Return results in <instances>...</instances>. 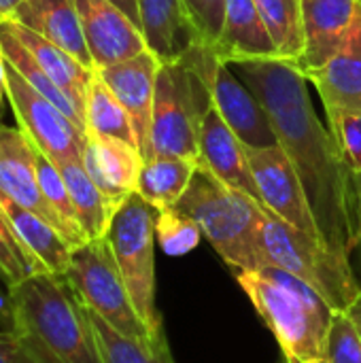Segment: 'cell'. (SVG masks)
Instances as JSON below:
<instances>
[{"label":"cell","mask_w":361,"mask_h":363,"mask_svg":"<svg viewBox=\"0 0 361 363\" xmlns=\"http://www.w3.org/2000/svg\"><path fill=\"white\" fill-rule=\"evenodd\" d=\"M230 68L268 111L279 145L298 170L321 242L351 264L361 238L357 172L319 119L302 66L268 57L234 62Z\"/></svg>","instance_id":"obj_1"},{"label":"cell","mask_w":361,"mask_h":363,"mask_svg":"<svg viewBox=\"0 0 361 363\" xmlns=\"http://www.w3.org/2000/svg\"><path fill=\"white\" fill-rule=\"evenodd\" d=\"M13 330L45 363H104L87 313L64 274H34L9 287Z\"/></svg>","instance_id":"obj_2"},{"label":"cell","mask_w":361,"mask_h":363,"mask_svg":"<svg viewBox=\"0 0 361 363\" xmlns=\"http://www.w3.org/2000/svg\"><path fill=\"white\" fill-rule=\"evenodd\" d=\"M236 281L274 334L285 363H328L326 342L336 311L309 285L274 266L240 270Z\"/></svg>","instance_id":"obj_3"},{"label":"cell","mask_w":361,"mask_h":363,"mask_svg":"<svg viewBox=\"0 0 361 363\" xmlns=\"http://www.w3.org/2000/svg\"><path fill=\"white\" fill-rule=\"evenodd\" d=\"M219 64L215 51L198 43L183 57L160 66L151 119V157L198 160L200 125L213 106V83Z\"/></svg>","instance_id":"obj_4"},{"label":"cell","mask_w":361,"mask_h":363,"mask_svg":"<svg viewBox=\"0 0 361 363\" xmlns=\"http://www.w3.org/2000/svg\"><path fill=\"white\" fill-rule=\"evenodd\" d=\"M174 208L198 223L202 236L230 268L238 272L266 268L262 249L264 204L226 185L206 166L198 164Z\"/></svg>","instance_id":"obj_5"},{"label":"cell","mask_w":361,"mask_h":363,"mask_svg":"<svg viewBox=\"0 0 361 363\" xmlns=\"http://www.w3.org/2000/svg\"><path fill=\"white\" fill-rule=\"evenodd\" d=\"M262 249L266 266H274L309 285L332 311H347L361 285L349 262L328 251L317 238L296 230L264 206Z\"/></svg>","instance_id":"obj_6"},{"label":"cell","mask_w":361,"mask_h":363,"mask_svg":"<svg viewBox=\"0 0 361 363\" xmlns=\"http://www.w3.org/2000/svg\"><path fill=\"white\" fill-rule=\"evenodd\" d=\"M157 208L132 194L115 213L106 240L121 270L132 304L151 332L160 336L164 321L155 304V223Z\"/></svg>","instance_id":"obj_7"},{"label":"cell","mask_w":361,"mask_h":363,"mask_svg":"<svg viewBox=\"0 0 361 363\" xmlns=\"http://www.w3.org/2000/svg\"><path fill=\"white\" fill-rule=\"evenodd\" d=\"M64 277L81 302L119 334L143 342L157 338L151 336L138 317L106 238L89 240L87 245L74 249Z\"/></svg>","instance_id":"obj_8"},{"label":"cell","mask_w":361,"mask_h":363,"mask_svg":"<svg viewBox=\"0 0 361 363\" xmlns=\"http://www.w3.org/2000/svg\"><path fill=\"white\" fill-rule=\"evenodd\" d=\"M6 100L15 113L17 128L53 164L64 160H83L87 134L74 125L53 102L38 94L9 62Z\"/></svg>","instance_id":"obj_9"},{"label":"cell","mask_w":361,"mask_h":363,"mask_svg":"<svg viewBox=\"0 0 361 363\" xmlns=\"http://www.w3.org/2000/svg\"><path fill=\"white\" fill-rule=\"evenodd\" d=\"M247 157H249V166L253 172V181L260 191V202L270 213H274L277 217L294 225L296 230L321 242L302 181L291 160L283 151V147L281 145L264 147V149L247 147Z\"/></svg>","instance_id":"obj_10"},{"label":"cell","mask_w":361,"mask_h":363,"mask_svg":"<svg viewBox=\"0 0 361 363\" xmlns=\"http://www.w3.org/2000/svg\"><path fill=\"white\" fill-rule=\"evenodd\" d=\"M94 68H106L147 51V40L119 6L109 0H74Z\"/></svg>","instance_id":"obj_11"},{"label":"cell","mask_w":361,"mask_h":363,"mask_svg":"<svg viewBox=\"0 0 361 363\" xmlns=\"http://www.w3.org/2000/svg\"><path fill=\"white\" fill-rule=\"evenodd\" d=\"M160 66L162 62L157 60V55L147 49L126 62L96 70L128 111L134 125L136 145L145 160L151 157V119Z\"/></svg>","instance_id":"obj_12"},{"label":"cell","mask_w":361,"mask_h":363,"mask_svg":"<svg viewBox=\"0 0 361 363\" xmlns=\"http://www.w3.org/2000/svg\"><path fill=\"white\" fill-rule=\"evenodd\" d=\"M300 13L304 53L298 64L311 72L347 47L360 19L361 0H300Z\"/></svg>","instance_id":"obj_13"},{"label":"cell","mask_w":361,"mask_h":363,"mask_svg":"<svg viewBox=\"0 0 361 363\" xmlns=\"http://www.w3.org/2000/svg\"><path fill=\"white\" fill-rule=\"evenodd\" d=\"M0 198H6L53 225L62 234L60 219L43 196L36 172V149L19 128L0 123ZM64 238V236H62Z\"/></svg>","instance_id":"obj_14"},{"label":"cell","mask_w":361,"mask_h":363,"mask_svg":"<svg viewBox=\"0 0 361 363\" xmlns=\"http://www.w3.org/2000/svg\"><path fill=\"white\" fill-rule=\"evenodd\" d=\"M213 104L245 147L264 149L279 145L268 111L226 62L219 64L215 74Z\"/></svg>","instance_id":"obj_15"},{"label":"cell","mask_w":361,"mask_h":363,"mask_svg":"<svg viewBox=\"0 0 361 363\" xmlns=\"http://www.w3.org/2000/svg\"><path fill=\"white\" fill-rule=\"evenodd\" d=\"M143 164L145 157L136 145L109 136H87L83 166L115 208L136 194Z\"/></svg>","instance_id":"obj_16"},{"label":"cell","mask_w":361,"mask_h":363,"mask_svg":"<svg viewBox=\"0 0 361 363\" xmlns=\"http://www.w3.org/2000/svg\"><path fill=\"white\" fill-rule=\"evenodd\" d=\"M198 147H200L198 164L206 166L226 185L245 191L247 196L260 202V191L253 181V172L247 157V147L230 130V125L223 121L215 104L209 108V113L202 119Z\"/></svg>","instance_id":"obj_17"},{"label":"cell","mask_w":361,"mask_h":363,"mask_svg":"<svg viewBox=\"0 0 361 363\" xmlns=\"http://www.w3.org/2000/svg\"><path fill=\"white\" fill-rule=\"evenodd\" d=\"M9 19L55 43L81 64L96 70L74 0H21Z\"/></svg>","instance_id":"obj_18"},{"label":"cell","mask_w":361,"mask_h":363,"mask_svg":"<svg viewBox=\"0 0 361 363\" xmlns=\"http://www.w3.org/2000/svg\"><path fill=\"white\" fill-rule=\"evenodd\" d=\"M140 30L162 64L183 57L202 43L183 0H138Z\"/></svg>","instance_id":"obj_19"},{"label":"cell","mask_w":361,"mask_h":363,"mask_svg":"<svg viewBox=\"0 0 361 363\" xmlns=\"http://www.w3.org/2000/svg\"><path fill=\"white\" fill-rule=\"evenodd\" d=\"M213 51L226 64L279 57L253 0H226L223 26Z\"/></svg>","instance_id":"obj_20"},{"label":"cell","mask_w":361,"mask_h":363,"mask_svg":"<svg viewBox=\"0 0 361 363\" xmlns=\"http://www.w3.org/2000/svg\"><path fill=\"white\" fill-rule=\"evenodd\" d=\"M4 23L17 36V40L32 53V57L45 70V74L68 96V100L85 117L87 91H89V85H91L96 70L87 68L74 55H70L68 51H64L55 43L43 38L40 34H36V32H32V30L11 21V19H4Z\"/></svg>","instance_id":"obj_21"},{"label":"cell","mask_w":361,"mask_h":363,"mask_svg":"<svg viewBox=\"0 0 361 363\" xmlns=\"http://www.w3.org/2000/svg\"><path fill=\"white\" fill-rule=\"evenodd\" d=\"M304 74L321 96L326 111L361 115V51L355 34L326 66Z\"/></svg>","instance_id":"obj_22"},{"label":"cell","mask_w":361,"mask_h":363,"mask_svg":"<svg viewBox=\"0 0 361 363\" xmlns=\"http://www.w3.org/2000/svg\"><path fill=\"white\" fill-rule=\"evenodd\" d=\"M0 211L4 213L17 240L32 259H36L51 274H66L72 257V247L53 225L6 198H0Z\"/></svg>","instance_id":"obj_23"},{"label":"cell","mask_w":361,"mask_h":363,"mask_svg":"<svg viewBox=\"0 0 361 363\" xmlns=\"http://www.w3.org/2000/svg\"><path fill=\"white\" fill-rule=\"evenodd\" d=\"M55 166L68 187L70 200L74 204L77 217L87 238L89 240L106 238L117 208L96 187V183L91 181V177L83 166V160H64V162H55Z\"/></svg>","instance_id":"obj_24"},{"label":"cell","mask_w":361,"mask_h":363,"mask_svg":"<svg viewBox=\"0 0 361 363\" xmlns=\"http://www.w3.org/2000/svg\"><path fill=\"white\" fill-rule=\"evenodd\" d=\"M196 168L198 160L191 157L153 155L143 164L136 194L157 211L174 208L187 191Z\"/></svg>","instance_id":"obj_25"},{"label":"cell","mask_w":361,"mask_h":363,"mask_svg":"<svg viewBox=\"0 0 361 363\" xmlns=\"http://www.w3.org/2000/svg\"><path fill=\"white\" fill-rule=\"evenodd\" d=\"M87 313H89L104 363H174L166 332H162L153 340L143 342V340H134V338L119 334L115 328H111L104 319H100L89 308Z\"/></svg>","instance_id":"obj_26"},{"label":"cell","mask_w":361,"mask_h":363,"mask_svg":"<svg viewBox=\"0 0 361 363\" xmlns=\"http://www.w3.org/2000/svg\"><path fill=\"white\" fill-rule=\"evenodd\" d=\"M0 45H2V53L4 60L9 64H13L17 68V72L38 91L43 94L49 102H53L74 125H79L85 134V117L79 113V108L68 100V96L45 74V70L36 64V60L32 57V53L17 40V36L9 30V26L4 21H0Z\"/></svg>","instance_id":"obj_27"},{"label":"cell","mask_w":361,"mask_h":363,"mask_svg":"<svg viewBox=\"0 0 361 363\" xmlns=\"http://www.w3.org/2000/svg\"><path fill=\"white\" fill-rule=\"evenodd\" d=\"M85 130L87 136H109L136 145V134L128 111L117 100V96L109 89V85L98 77V72L94 74L87 91Z\"/></svg>","instance_id":"obj_28"},{"label":"cell","mask_w":361,"mask_h":363,"mask_svg":"<svg viewBox=\"0 0 361 363\" xmlns=\"http://www.w3.org/2000/svg\"><path fill=\"white\" fill-rule=\"evenodd\" d=\"M277 47L279 60L300 62L304 53V32L300 0H253Z\"/></svg>","instance_id":"obj_29"},{"label":"cell","mask_w":361,"mask_h":363,"mask_svg":"<svg viewBox=\"0 0 361 363\" xmlns=\"http://www.w3.org/2000/svg\"><path fill=\"white\" fill-rule=\"evenodd\" d=\"M36 172H38V183H40L43 196L49 202V206L53 208L55 217L60 219L64 240L72 247V251L87 245L89 238H87V234H85V230L77 217L74 204L70 200L68 187H66L57 166L47 155H43L38 149H36Z\"/></svg>","instance_id":"obj_30"},{"label":"cell","mask_w":361,"mask_h":363,"mask_svg":"<svg viewBox=\"0 0 361 363\" xmlns=\"http://www.w3.org/2000/svg\"><path fill=\"white\" fill-rule=\"evenodd\" d=\"M155 238L160 249L170 257H181L194 251L200 245L202 230L198 223L181 213L179 208H168L157 213L155 223Z\"/></svg>","instance_id":"obj_31"},{"label":"cell","mask_w":361,"mask_h":363,"mask_svg":"<svg viewBox=\"0 0 361 363\" xmlns=\"http://www.w3.org/2000/svg\"><path fill=\"white\" fill-rule=\"evenodd\" d=\"M47 270L28 255V251L17 240L11 223L6 221L4 213L0 211V283H4V287L9 289Z\"/></svg>","instance_id":"obj_32"},{"label":"cell","mask_w":361,"mask_h":363,"mask_svg":"<svg viewBox=\"0 0 361 363\" xmlns=\"http://www.w3.org/2000/svg\"><path fill=\"white\" fill-rule=\"evenodd\" d=\"M328 363H361V340L345 311L334 313L328 330Z\"/></svg>","instance_id":"obj_33"},{"label":"cell","mask_w":361,"mask_h":363,"mask_svg":"<svg viewBox=\"0 0 361 363\" xmlns=\"http://www.w3.org/2000/svg\"><path fill=\"white\" fill-rule=\"evenodd\" d=\"M326 115L349 166L355 172H361V115L343 111H326Z\"/></svg>","instance_id":"obj_34"},{"label":"cell","mask_w":361,"mask_h":363,"mask_svg":"<svg viewBox=\"0 0 361 363\" xmlns=\"http://www.w3.org/2000/svg\"><path fill=\"white\" fill-rule=\"evenodd\" d=\"M183 2L202 43L213 49L223 26L226 0H183Z\"/></svg>","instance_id":"obj_35"},{"label":"cell","mask_w":361,"mask_h":363,"mask_svg":"<svg viewBox=\"0 0 361 363\" xmlns=\"http://www.w3.org/2000/svg\"><path fill=\"white\" fill-rule=\"evenodd\" d=\"M0 363H45L15 332L0 330Z\"/></svg>","instance_id":"obj_36"},{"label":"cell","mask_w":361,"mask_h":363,"mask_svg":"<svg viewBox=\"0 0 361 363\" xmlns=\"http://www.w3.org/2000/svg\"><path fill=\"white\" fill-rule=\"evenodd\" d=\"M4 283H0V323L6 325V330H13V321H11V304H9V289L2 287Z\"/></svg>","instance_id":"obj_37"},{"label":"cell","mask_w":361,"mask_h":363,"mask_svg":"<svg viewBox=\"0 0 361 363\" xmlns=\"http://www.w3.org/2000/svg\"><path fill=\"white\" fill-rule=\"evenodd\" d=\"M109 2H113L115 6H119L134 23H138L140 26V15H138V0H109Z\"/></svg>","instance_id":"obj_38"},{"label":"cell","mask_w":361,"mask_h":363,"mask_svg":"<svg viewBox=\"0 0 361 363\" xmlns=\"http://www.w3.org/2000/svg\"><path fill=\"white\" fill-rule=\"evenodd\" d=\"M345 313H347L349 319L353 321V325H355V330H357V336H360L361 340V289L360 294L355 296V300L349 304V308H347Z\"/></svg>","instance_id":"obj_39"},{"label":"cell","mask_w":361,"mask_h":363,"mask_svg":"<svg viewBox=\"0 0 361 363\" xmlns=\"http://www.w3.org/2000/svg\"><path fill=\"white\" fill-rule=\"evenodd\" d=\"M4 98H6V60H4L2 45H0V108H2Z\"/></svg>","instance_id":"obj_40"},{"label":"cell","mask_w":361,"mask_h":363,"mask_svg":"<svg viewBox=\"0 0 361 363\" xmlns=\"http://www.w3.org/2000/svg\"><path fill=\"white\" fill-rule=\"evenodd\" d=\"M19 4H21V0H0V19L2 21L9 19Z\"/></svg>","instance_id":"obj_41"},{"label":"cell","mask_w":361,"mask_h":363,"mask_svg":"<svg viewBox=\"0 0 361 363\" xmlns=\"http://www.w3.org/2000/svg\"><path fill=\"white\" fill-rule=\"evenodd\" d=\"M355 40H357V47H360L361 51V13H360V19H357V26H355Z\"/></svg>","instance_id":"obj_42"},{"label":"cell","mask_w":361,"mask_h":363,"mask_svg":"<svg viewBox=\"0 0 361 363\" xmlns=\"http://www.w3.org/2000/svg\"><path fill=\"white\" fill-rule=\"evenodd\" d=\"M357 187H360V215H361V172H357ZM360 249H361V238H360Z\"/></svg>","instance_id":"obj_43"},{"label":"cell","mask_w":361,"mask_h":363,"mask_svg":"<svg viewBox=\"0 0 361 363\" xmlns=\"http://www.w3.org/2000/svg\"><path fill=\"white\" fill-rule=\"evenodd\" d=\"M277 363H285V359H281V362H277Z\"/></svg>","instance_id":"obj_44"},{"label":"cell","mask_w":361,"mask_h":363,"mask_svg":"<svg viewBox=\"0 0 361 363\" xmlns=\"http://www.w3.org/2000/svg\"><path fill=\"white\" fill-rule=\"evenodd\" d=\"M0 21H2V19H0Z\"/></svg>","instance_id":"obj_45"}]
</instances>
